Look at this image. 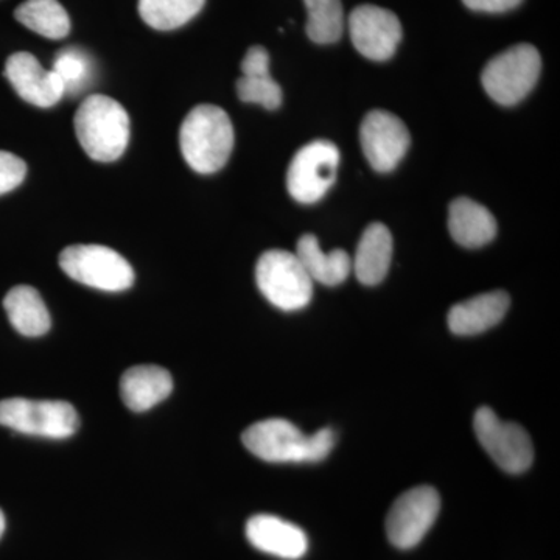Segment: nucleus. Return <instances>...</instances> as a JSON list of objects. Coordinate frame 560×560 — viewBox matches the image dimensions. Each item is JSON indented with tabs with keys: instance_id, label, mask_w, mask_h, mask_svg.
<instances>
[{
	"instance_id": "f8f14e48",
	"label": "nucleus",
	"mask_w": 560,
	"mask_h": 560,
	"mask_svg": "<svg viewBox=\"0 0 560 560\" xmlns=\"http://www.w3.org/2000/svg\"><path fill=\"white\" fill-rule=\"evenodd\" d=\"M350 39L364 58L386 61L401 40V24L393 11L377 5H360L349 16Z\"/></svg>"
},
{
	"instance_id": "f03ea898",
	"label": "nucleus",
	"mask_w": 560,
	"mask_h": 560,
	"mask_svg": "<svg viewBox=\"0 0 560 560\" xmlns=\"http://www.w3.org/2000/svg\"><path fill=\"white\" fill-rule=\"evenodd\" d=\"M180 153L195 172L210 175L221 171L234 149V127L226 110L200 105L180 125Z\"/></svg>"
},
{
	"instance_id": "7ed1b4c3",
	"label": "nucleus",
	"mask_w": 560,
	"mask_h": 560,
	"mask_svg": "<svg viewBox=\"0 0 560 560\" xmlns=\"http://www.w3.org/2000/svg\"><path fill=\"white\" fill-rule=\"evenodd\" d=\"M73 125L81 147L97 162L119 160L130 142V116L108 95H91L81 103Z\"/></svg>"
},
{
	"instance_id": "f257e3e1",
	"label": "nucleus",
	"mask_w": 560,
	"mask_h": 560,
	"mask_svg": "<svg viewBox=\"0 0 560 560\" xmlns=\"http://www.w3.org/2000/svg\"><path fill=\"white\" fill-rule=\"evenodd\" d=\"M335 440L331 429L304 434L283 419L260 420L242 434L243 444L254 456L276 464L320 463L330 455Z\"/></svg>"
},
{
	"instance_id": "bb28decb",
	"label": "nucleus",
	"mask_w": 560,
	"mask_h": 560,
	"mask_svg": "<svg viewBox=\"0 0 560 560\" xmlns=\"http://www.w3.org/2000/svg\"><path fill=\"white\" fill-rule=\"evenodd\" d=\"M467 9L481 13H504L517 9L523 0H463Z\"/></svg>"
},
{
	"instance_id": "aec40b11",
	"label": "nucleus",
	"mask_w": 560,
	"mask_h": 560,
	"mask_svg": "<svg viewBox=\"0 0 560 560\" xmlns=\"http://www.w3.org/2000/svg\"><path fill=\"white\" fill-rule=\"evenodd\" d=\"M3 308L11 326L24 337H43L51 327L49 308L38 291L31 285H18L7 293Z\"/></svg>"
},
{
	"instance_id": "393cba45",
	"label": "nucleus",
	"mask_w": 560,
	"mask_h": 560,
	"mask_svg": "<svg viewBox=\"0 0 560 560\" xmlns=\"http://www.w3.org/2000/svg\"><path fill=\"white\" fill-rule=\"evenodd\" d=\"M238 98L245 103H256L264 108L275 110L282 105V90L272 79L270 70L243 73L237 81Z\"/></svg>"
},
{
	"instance_id": "f3484780",
	"label": "nucleus",
	"mask_w": 560,
	"mask_h": 560,
	"mask_svg": "<svg viewBox=\"0 0 560 560\" xmlns=\"http://www.w3.org/2000/svg\"><path fill=\"white\" fill-rule=\"evenodd\" d=\"M393 235L383 223H372L361 235L352 270L363 285H378L388 275L393 260Z\"/></svg>"
},
{
	"instance_id": "6ab92c4d",
	"label": "nucleus",
	"mask_w": 560,
	"mask_h": 560,
	"mask_svg": "<svg viewBox=\"0 0 560 560\" xmlns=\"http://www.w3.org/2000/svg\"><path fill=\"white\" fill-rule=\"evenodd\" d=\"M294 254L313 282H319L326 287L340 285L352 271V259L346 250L335 249L326 254L320 249L319 241L313 234L302 235Z\"/></svg>"
},
{
	"instance_id": "423d86ee",
	"label": "nucleus",
	"mask_w": 560,
	"mask_h": 560,
	"mask_svg": "<svg viewBox=\"0 0 560 560\" xmlns=\"http://www.w3.org/2000/svg\"><path fill=\"white\" fill-rule=\"evenodd\" d=\"M0 425L28 436L68 440L79 430L75 408L65 400L13 397L0 401Z\"/></svg>"
},
{
	"instance_id": "39448f33",
	"label": "nucleus",
	"mask_w": 560,
	"mask_h": 560,
	"mask_svg": "<svg viewBox=\"0 0 560 560\" xmlns=\"http://www.w3.org/2000/svg\"><path fill=\"white\" fill-rule=\"evenodd\" d=\"M256 282L260 293L280 311L296 312L311 304L313 280L296 254L289 250L271 249L261 254Z\"/></svg>"
},
{
	"instance_id": "9b49d317",
	"label": "nucleus",
	"mask_w": 560,
	"mask_h": 560,
	"mask_svg": "<svg viewBox=\"0 0 560 560\" xmlns=\"http://www.w3.org/2000/svg\"><path fill=\"white\" fill-rule=\"evenodd\" d=\"M360 140L364 156L378 173L394 171L404 160L411 142L407 125L383 109L366 114L361 121Z\"/></svg>"
},
{
	"instance_id": "1a4fd4ad",
	"label": "nucleus",
	"mask_w": 560,
	"mask_h": 560,
	"mask_svg": "<svg viewBox=\"0 0 560 560\" xmlns=\"http://www.w3.org/2000/svg\"><path fill=\"white\" fill-rule=\"evenodd\" d=\"M475 434L490 458L508 474H523L534 460L529 434L518 423L503 422L492 408L475 412Z\"/></svg>"
},
{
	"instance_id": "dca6fc26",
	"label": "nucleus",
	"mask_w": 560,
	"mask_h": 560,
	"mask_svg": "<svg viewBox=\"0 0 560 560\" xmlns=\"http://www.w3.org/2000/svg\"><path fill=\"white\" fill-rule=\"evenodd\" d=\"M173 390L171 372L154 364L135 366L121 375L120 396L135 412L149 411L167 399Z\"/></svg>"
},
{
	"instance_id": "a878e982",
	"label": "nucleus",
	"mask_w": 560,
	"mask_h": 560,
	"mask_svg": "<svg viewBox=\"0 0 560 560\" xmlns=\"http://www.w3.org/2000/svg\"><path fill=\"white\" fill-rule=\"evenodd\" d=\"M27 175V165L16 154L0 150V195L18 189Z\"/></svg>"
},
{
	"instance_id": "6e6552de",
	"label": "nucleus",
	"mask_w": 560,
	"mask_h": 560,
	"mask_svg": "<svg viewBox=\"0 0 560 560\" xmlns=\"http://www.w3.org/2000/svg\"><path fill=\"white\" fill-rule=\"evenodd\" d=\"M340 160V150L330 140H315L302 147L287 173L291 197L302 205L319 201L334 186Z\"/></svg>"
},
{
	"instance_id": "412c9836",
	"label": "nucleus",
	"mask_w": 560,
	"mask_h": 560,
	"mask_svg": "<svg viewBox=\"0 0 560 560\" xmlns=\"http://www.w3.org/2000/svg\"><path fill=\"white\" fill-rule=\"evenodd\" d=\"M14 18L44 38L62 39L70 32L68 11L58 0H25L14 10Z\"/></svg>"
},
{
	"instance_id": "5701e85b",
	"label": "nucleus",
	"mask_w": 560,
	"mask_h": 560,
	"mask_svg": "<svg viewBox=\"0 0 560 560\" xmlns=\"http://www.w3.org/2000/svg\"><path fill=\"white\" fill-rule=\"evenodd\" d=\"M307 9V35L316 44H334L345 31L341 0H304Z\"/></svg>"
},
{
	"instance_id": "4be33fe9",
	"label": "nucleus",
	"mask_w": 560,
	"mask_h": 560,
	"mask_svg": "<svg viewBox=\"0 0 560 560\" xmlns=\"http://www.w3.org/2000/svg\"><path fill=\"white\" fill-rule=\"evenodd\" d=\"M206 0H139V14L154 31L171 32L194 20Z\"/></svg>"
},
{
	"instance_id": "a211bd4d",
	"label": "nucleus",
	"mask_w": 560,
	"mask_h": 560,
	"mask_svg": "<svg viewBox=\"0 0 560 560\" xmlns=\"http://www.w3.org/2000/svg\"><path fill=\"white\" fill-rule=\"evenodd\" d=\"M448 231L464 248H480L497 235V220L480 202L460 197L448 209Z\"/></svg>"
},
{
	"instance_id": "4468645a",
	"label": "nucleus",
	"mask_w": 560,
	"mask_h": 560,
	"mask_svg": "<svg viewBox=\"0 0 560 560\" xmlns=\"http://www.w3.org/2000/svg\"><path fill=\"white\" fill-rule=\"evenodd\" d=\"M246 537L254 548L276 558L298 560L308 550L307 534L276 515L259 514L246 523Z\"/></svg>"
},
{
	"instance_id": "cd10ccee",
	"label": "nucleus",
	"mask_w": 560,
	"mask_h": 560,
	"mask_svg": "<svg viewBox=\"0 0 560 560\" xmlns=\"http://www.w3.org/2000/svg\"><path fill=\"white\" fill-rule=\"evenodd\" d=\"M3 530H5V515L0 511V537H2Z\"/></svg>"
},
{
	"instance_id": "20e7f679",
	"label": "nucleus",
	"mask_w": 560,
	"mask_h": 560,
	"mask_svg": "<svg viewBox=\"0 0 560 560\" xmlns=\"http://www.w3.org/2000/svg\"><path fill=\"white\" fill-rule=\"evenodd\" d=\"M541 72L539 50L530 44H517L501 51L486 65L481 83L493 102L517 105L536 86Z\"/></svg>"
},
{
	"instance_id": "0eeeda50",
	"label": "nucleus",
	"mask_w": 560,
	"mask_h": 560,
	"mask_svg": "<svg viewBox=\"0 0 560 560\" xmlns=\"http://www.w3.org/2000/svg\"><path fill=\"white\" fill-rule=\"evenodd\" d=\"M60 267L75 282L109 293L131 289L135 283L131 265L108 246H68L60 254Z\"/></svg>"
},
{
	"instance_id": "b1692460",
	"label": "nucleus",
	"mask_w": 560,
	"mask_h": 560,
	"mask_svg": "<svg viewBox=\"0 0 560 560\" xmlns=\"http://www.w3.org/2000/svg\"><path fill=\"white\" fill-rule=\"evenodd\" d=\"M54 70L65 88V95H77L91 86L94 68L91 58L77 47H68L57 55Z\"/></svg>"
},
{
	"instance_id": "ddd939ff",
	"label": "nucleus",
	"mask_w": 560,
	"mask_h": 560,
	"mask_svg": "<svg viewBox=\"0 0 560 560\" xmlns=\"http://www.w3.org/2000/svg\"><path fill=\"white\" fill-rule=\"evenodd\" d=\"M5 77L18 95L38 108H51L65 97V88L54 70H46L27 51L11 55L5 62Z\"/></svg>"
},
{
	"instance_id": "9d476101",
	"label": "nucleus",
	"mask_w": 560,
	"mask_h": 560,
	"mask_svg": "<svg viewBox=\"0 0 560 560\" xmlns=\"http://www.w3.org/2000/svg\"><path fill=\"white\" fill-rule=\"evenodd\" d=\"M441 497L431 486L410 489L397 499L386 518V533L394 547L410 550L422 541L436 522Z\"/></svg>"
},
{
	"instance_id": "2eb2a0df",
	"label": "nucleus",
	"mask_w": 560,
	"mask_h": 560,
	"mask_svg": "<svg viewBox=\"0 0 560 560\" xmlns=\"http://www.w3.org/2000/svg\"><path fill=\"white\" fill-rule=\"evenodd\" d=\"M511 298L504 291H490L459 302L448 312V327L459 337H471L492 329L510 311Z\"/></svg>"
}]
</instances>
